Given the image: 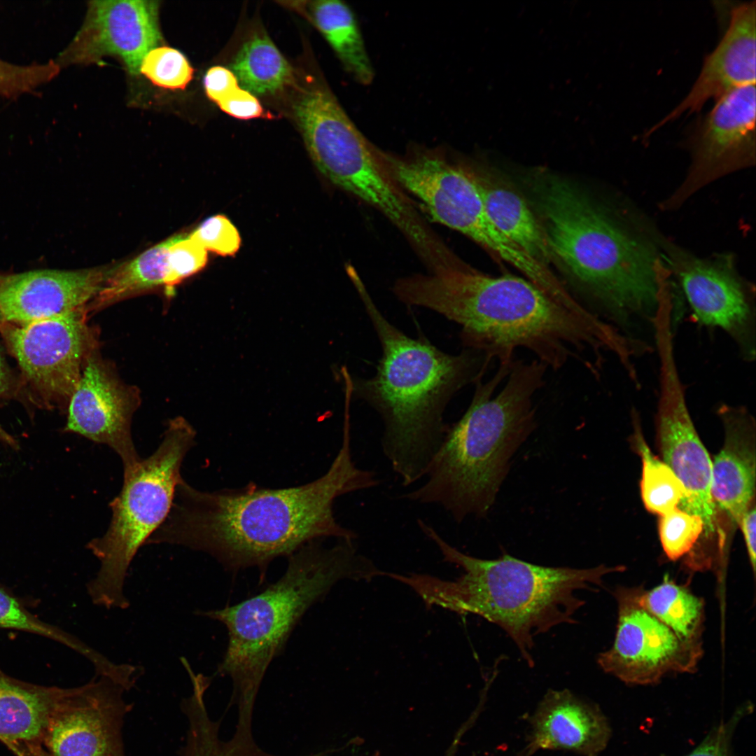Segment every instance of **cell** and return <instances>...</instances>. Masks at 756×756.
Listing matches in <instances>:
<instances>
[{
  "label": "cell",
  "instance_id": "26",
  "mask_svg": "<svg viewBox=\"0 0 756 756\" xmlns=\"http://www.w3.org/2000/svg\"><path fill=\"white\" fill-rule=\"evenodd\" d=\"M181 235L172 236L132 260L113 267L101 290L86 306L88 312L164 286L169 249Z\"/></svg>",
  "mask_w": 756,
  "mask_h": 756
},
{
  "label": "cell",
  "instance_id": "3",
  "mask_svg": "<svg viewBox=\"0 0 756 756\" xmlns=\"http://www.w3.org/2000/svg\"><path fill=\"white\" fill-rule=\"evenodd\" d=\"M349 276L382 356L370 378L346 372V391L380 416L382 451L402 485L410 486L424 477L444 440L448 403L462 388L482 379L493 360L472 349L447 354L424 337L407 335L380 312L358 274Z\"/></svg>",
  "mask_w": 756,
  "mask_h": 756
},
{
  "label": "cell",
  "instance_id": "29",
  "mask_svg": "<svg viewBox=\"0 0 756 756\" xmlns=\"http://www.w3.org/2000/svg\"><path fill=\"white\" fill-rule=\"evenodd\" d=\"M631 441L642 462L641 498L648 511L661 516L678 507L686 496V490L670 467L649 448L635 408L631 410Z\"/></svg>",
  "mask_w": 756,
  "mask_h": 756
},
{
  "label": "cell",
  "instance_id": "19",
  "mask_svg": "<svg viewBox=\"0 0 756 756\" xmlns=\"http://www.w3.org/2000/svg\"><path fill=\"white\" fill-rule=\"evenodd\" d=\"M113 268L0 274V322L27 323L85 307Z\"/></svg>",
  "mask_w": 756,
  "mask_h": 756
},
{
  "label": "cell",
  "instance_id": "34",
  "mask_svg": "<svg viewBox=\"0 0 756 756\" xmlns=\"http://www.w3.org/2000/svg\"><path fill=\"white\" fill-rule=\"evenodd\" d=\"M207 251L188 236L181 237L169 248L164 286L167 295L185 279L206 265Z\"/></svg>",
  "mask_w": 756,
  "mask_h": 756
},
{
  "label": "cell",
  "instance_id": "40",
  "mask_svg": "<svg viewBox=\"0 0 756 756\" xmlns=\"http://www.w3.org/2000/svg\"><path fill=\"white\" fill-rule=\"evenodd\" d=\"M10 375L0 351V400L6 398L10 393Z\"/></svg>",
  "mask_w": 756,
  "mask_h": 756
},
{
  "label": "cell",
  "instance_id": "12",
  "mask_svg": "<svg viewBox=\"0 0 756 756\" xmlns=\"http://www.w3.org/2000/svg\"><path fill=\"white\" fill-rule=\"evenodd\" d=\"M618 619L612 646L598 656L599 666L623 682L647 685L671 673L694 672L701 641L686 640L638 602L636 588L614 592Z\"/></svg>",
  "mask_w": 756,
  "mask_h": 756
},
{
  "label": "cell",
  "instance_id": "7",
  "mask_svg": "<svg viewBox=\"0 0 756 756\" xmlns=\"http://www.w3.org/2000/svg\"><path fill=\"white\" fill-rule=\"evenodd\" d=\"M307 543L288 556L283 575L260 593L220 609L195 615L222 623L228 641L216 674L232 683L231 704L237 723L252 725L255 702L272 662L284 650L298 622L332 587L344 579L370 580L379 570L360 554L354 539Z\"/></svg>",
  "mask_w": 756,
  "mask_h": 756
},
{
  "label": "cell",
  "instance_id": "37",
  "mask_svg": "<svg viewBox=\"0 0 756 756\" xmlns=\"http://www.w3.org/2000/svg\"><path fill=\"white\" fill-rule=\"evenodd\" d=\"M216 104L225 113L239 119L271 118L272 117L252 93L239 86L231 91Z\"/></svg>",
  "mask_w": 756,
  "mask_h": 756
},
{
  "label": "cell",
  "instance_id": "23",
  "mask_svg": "<svg viewBox=\"0 0 756 756\" xmlns=\"http://www.w3.org/2000/svg\"><path fill=\"white\" fill-rule=\"evenodd\" d=\"M69 690L24 682L0 668V741L13 754L43 745L49 720Z\"/></svg>",
  "mask_w": 756,
  "mask_h": 756
},
{
  "label": "cell",
  "instance_id": "28",
  "mask_svg": "<svg viewBox=\"0 0 756 756\" xmlns=\"http://www.w3.org/2000/svg\"><path fill=\"white\" fill-rule=\"evenodd\" d=\"M232 69L246 90L257 94L275 92L292 79L290 65L264 35L255 36L242 46Z\"/></svg>",
  "mask_w": 756,
  "mask_h": 756
},
{
  "label": "cell",
  "instance_id": "21",
  "mask_svg": "<svg viewBox=\"0 0 756 756\" xmlns=\"http://www.w3.org/2000/svg\"><path fill=\"white\" fill-rule=\"evenodd\" d=\"M717 414L724 438L712 461L711 495L716 507L738 524L755 501V421L743 405L722 403Z\"/></svg>",
  "mask_w": 756,
  "mask_h": 756
},
{
  "label": "cell",
  "instance_id": "15",
  "mask_svg": "<svg viewBox=\"0 0 756 756\" xmlns=\"http://www.w3.org/2000/svg\"><path fill=\"white\" fill-rule=\"evenodd\" d=\"M140 404L139 392L125 384L99 353L88 354L80 380L67 405L64 431L107 445L122 461L123 476L141 460L134 446L131 424Z\"/></svg>",
  "mask_w": 756,
  "mask_h": 756
},
{
  "label": "cell",
  "instance_id": "36",
  "mask_svg": "<svg viewBox=\"0 0 756 756\" xmlns=\"http://www.w3.org/2000/svg\"><path fill=\"white\" fill-rule=\"evenodd\" d=\"M753 711V705L746 703L727 720L713 727L701 743L685 756H732V739L741 720Z\"/></svg>",
  "mask_w": 756,
  "mask_h": 756
},
{
  "label": "cell",
  "instance_id": "32",
  "mask_svg": "<svg viewBox=\"0 0 756 756\" xmlns=\"http://www.w3.org/2000/svg\"><path fill=\"white\" fill-rule=\"evenodd\" d=\"M659 536L666 556L676 561L690 553L703 534L701 518L679 507L659 516Z\"/></svg>",
  "mask_w": 756,
  "mask_h": 756
},
{
  "label": "cell",
  "instance_id": "4",
  "mask_svg": "<svg viewBox=\"0 0 756 756\" xmlns=\"http://www.w3.org/2000/svg\"><path fill=\"white\" fill-rule=\"evenodd\" d=\"M547 369L537 359L514 360L499 364L489 380L477 381L466 411L449 426L425 482L402 498L437 505L457 524L485 517L512 456L537 426L533 398Z\"/></svg>",
  "mask_w": 756,
  "mask_h": 756
},
{
  "label": "cell",
  "instance_id": "8",
  "mask_svg": "<svg viewBox=\"0 0 756 756\" xmlns=\"http://www.w3.org/2000/svg\"><path fill=\"white\" fill-rule=\"evenodd\" d=\"M196 431L181 416L171 419L156 450L123 476L119 494L109 503L111 519L106 532L87 544L99 561L86 584L92 602L107 609H127V571L138 550L167 518L175 489L183 479L181 468L195 445Z\"/></svg>",
  "mask_w": 756,
  "mask_h": 756
},
{
  "label": "cell",
  "instance_id": "6",
  "mask_svg": "<svg viewBox=\"0 0 756 756\" xmlns=\"http://www.w3.org/2000/svg\"><path fill=\"white\" fill-rule=\"evenodd\" d=\"M538 190L550 246L584 307L637 338L631 328L638 320L652 326L666 275L654 253L568 183L549 179Z\"/></svg>",
  "mask_w": 756,
  "mask_h": 756
},
{
  "label": "cell",
  "instance_id": "25",
  "mask_svg": "<svg viewBox=\"0 0 756 756\" xmlns=\"http://www.w3.org/2000/svg\"><path fill=\"white\" fill-rule=\"evenodd\" d=\"M313 24L323 35L346 70L360 84L370 85L374 71L356 16L337 0L280 2Z\"/></svg>",
  "mask_w": 756,
  "mask_h": 756
},
{
  "label": "cell",
  "instance_id": "27",
  "mask_svg": "<svg viewBox=\"0 0 756 756\" xmlns=\"http://www.w3.org/2000/svg\"><path fill=\"white\" fill-rule=\"evenodd\" d=\"M638 602L686 640L701 641L704 601L687 588L665 578L650 590L636 588Z\"/></svg>",
  "mask_w": 756,
  "mask_h": 756
},
{
  "label": "cell",
  "instance_id": "16",
  "mask_svg": "<svg viewBox=\"0 0 756 756\" xmlns=\"http://www.w3.org/2000/svg\"><path fill=\"white\" fill-rule=\"evenodd\" d=\"M124 692L102 676L70 687L49 720L43 747L52 756H126L122 727L131 706Z\"/></svg>",
  "mask_w": 756,
  "mask_h": 756
},
{
  "label": "cell",
  "instance_id": "1",
  "mask_svg": "<svg viewBox=\"0 0 756 756\" xmlns=\"http://www.w3.org/2000/svg\"><path fill=\"white\" fill-rule=\"evenodd\" d=\"M379 482L375 472L356 465L350 429L345 428L327 471L304 484L270 489L251 482L241 488L205 491L183 479L167 518L146 545L186 547L211 556L228 571L256 568L264 576L272 561L289 556L308 542L356 540L354 531L337 522L334 503Z\"/></svg>",
  "mask_w": 756,
  "mask_h": 756
},
{
  "label": "cell",
  "instance_id": "33",
  "mask_svg": "<svg viewBox=\"0 0 756 756\" xmlns=\"http://www.w3.org/2000/svg\"><path fill=\"white\" fill-rule=\"evenodd\" d=\"M59 71L55 62L21 66L0 59V97L15 98L32 92L54 78Z\"/></svg>",
  "mask_w": 756,
  "mask_h": 756
},
{
  "label": "cell",
  "instance_id": "35",
  "mask_svg": "<svg viewBox=\"0 0 756 756\" xmlns=\"http://www.w3.org/2000/svg\"><path fill=\"white\" fill-rule=\"evenodd\" d=\"M188 237L206 251L221 256H234L239 251L241 242L236 227L223 214L209 217Z\"/></svg>",
  "mask_w": 756,
  "mask_h": 756
},
{
  "label": "cell",
  "instance_id": "10",
  "mask_svg": "<svg viewBox=\"0 0 756 756\" xmlns=\"http://www.w3.org/2000/svg\"><path fill=\"white\" fill-rule=\"evenodd\" d=\"M674 336L662 331L654 337L659 359V393L655 440L660 458L680 480L686 496L680 509L701 518L703 534L715 530L717 507L711 495L712 460L703 444L687 406L674 351Z\"/></svg>",
  "mask_w": 756,
  "mask_h": 756
},
{
  "label": "cell",
  "instance_id": "2",
  "mask_svg": "<svg viewBox=\"0 0 756 756\" xmlns=\"http://www.w3.org/2000/svg\"><path fill=\"white\" fill-rule=\"evenodd\" d=\"M392 290L408 307L434 311L461 327L465 349L481 351L499 364L511 363L518 349L554 370L572 358L588 370L582 356L598 364L605 341L573 313L528 279L492 276L469 265L397 279Z\"/></svg>",
  "mask_w": 756,
  "mask_h": 756
},
{
  "label": "cell",
  "instance_id": "5",
  "mask_svg": "<svg viewBox=\"0 0 756 756\" xmlns=\"http://www.w3.org/2000/svg\"><path fill=\"white\" fill-rule=\"evenodd\" d=\"M417 524L438 547L443 560L464 573L453 581L418 573H392L391 578L410 587L428 608L475 614L496 624L514 641L530 667L534 666L531 651L536 636L559 624L577 622L574 615L584 605L577 592L594 591L602 585L603 576L623 570V566L604 565L549 567L507 554L495 559H479L449 545L422 519H417Z\"/></svg>",
  "mask_w": 756,
  "mask_h": 756
},
{
  "label": "cell",
  "instance_id": "22",
  "mask_svg": "<svg viewBox=\"0 0 756 756\" xmlns=\"http://www.w3.org/2000/svg\"><path fill=\"white\" fill-rule=\"evenodd\" d=\"M531 724L529 753L550 749L598 756L611 736L609 723L598 707L568 690H550Z\"/></svg>",
  "mask_w": 756,
  "mask_h": 756
},
{
  "label": "cell",
  "instance_id": "42",
  "mask_svg": "<svg viewBox=\"0 0 756 756\" xmlns=\"http://www.w3.org/2000/svg\"><path fill=\"white\" fill-rule=\"evenodd\" d=\"M0 441L10 446L13 448L18 449V444L13 436L8 434L0 425Z\"/></svg>",
  "mask_w": 756,
  "mask_h": 756
},
{
  "label": "cell",
  "instance_id": "38",
  "mask_svg": "<svg viewBox=\"0 0 756 756\" xmlns=\"http://www.w3.org/2000/svg\"><path fill=\"white\" fill-rule=\"evenodd\" d=\"M207 97L217 104L231 91L239 87L238 80L229 69L216 66L210 68L204 78Z\"/></svg>",
  "mask_w": 756,
  "mask_h": 756
},
{
  "label": "cell",
  "instance_id": "9",
  "mask_svg": "<svg viewBox=\"0 0 756 756\" xmlns=\"http://www.w3.org/2000/svg\"><path fill=\"white\" fill-rule=\"evenodd\" d=\"M292 108L308 152L323 175L369 205L387 197L392 183L377 148L357 129L327 88L317 85L303 90Z\"/></svg>",
  "mask_w": 756,
  "mask_h": 756
},
{
  "label": "cell",
  "instance_id": "24",
  "mask_svg": "<svg viewBox=\"0 0 756 756\" xmlns=\"http://www.w3.org/2000/svg\"><path fill=\"white\" fill-rule=\"evenodd\" d=\"M463 166L475 181L486 212L496 227L529 256L549 267L556 258L542 225L525 200L493 174L475 166Z\"/></svg>",
  "mask_w": 756,
  "mask_h": 756
},
{
  "label": "cell",
  "instance_id": "39",
  "mask_svg": "<svg viewBox=\"0 0 756 756\" xmlns=\"http://www.w3.org/2000/svg\"><path fill=\"white\" fill-rule=\"evenodd\" d=\"M755 500L753 501L746 512L743 514L740 518L738 525L739 526L741 533L743 534L746 547L748 554L749 560L752 568L753 572L755 570V559H756V542H755V527H756V514H755Z\"/></svg>",
  "mask_w": 756,
  "mask_h": 756
},
{
  "label": "cell",
  "instance_id": "18",
  "mask_svg": "<svg viewBox=\"0 0 756 756\" xmlns=\"http://www.w3.org/2000/svg\"><path fill=\"white\" fill-rule=\"evenodd\" d=\"M755 97V83H751L717 99L697 128L692 172L680 197L720 174L754 161Z\"/></svg>",
  "mask_w": 756,
  "mask_h": 756
},
{
  "label": "cell",
  "instance_id": "11",
  "mask_svg": "<svg viewBox=\"0 0 756 756\" xmlns=\"http://www.w3.org/2000/svg\"><path fill=\"white\" fill-rule=\"evenodd\" d=\"M86 307L31 323L0 322V335L35 396L66 407L89 352L97 345Z\"/></svg>",
  "mask_w": 756,
  "mask_h": 756
},
{
  "label": "cell",
  "instance_id": "20",
  "mask_svg": "<svg viewBox=\"0 0 756 756\" xmlns=\"http://www.w3.org/2000/svg\"><path fill=\"white\" fill-rule=\"evenodd\" d=\"M755 1L734 6L726 31L716 48L705 58L688 94L648 134L684 113L699 111L711 98L718 99L735 88L755 83Z\"/></svg>",
  "mask_w": 756,
  "mask_h": 756
},
{
  "label": "cell",
  "instance_id": "17",
  "mask_svg": "<svg viewBox=\"0 0 756 756\" xmlns=\"http://www.w3.org/2000/svg\"><path fill=\"white\" fill-rule=\"evenodd\" d=\"M158 8L156 1H90L83 26L55 62L61 67L112 55L136 75L145 55L162 41Z\"/></svg>",
  "mask_w": 756,
  "mask_h": 756
},
{
  "label": "cell",
  "instance_id": "13",
  "mask_svg": "<svg viewBox=\"0 0 756 756\" xmlns=\"http://www.w3.org/2000/svg\"><path fill=\"white\" fill-rule=\"evenodd\" d=\"M665 259L699 325L723 331L747 362L756 356L754 293L737 275L728 258L713 261L667 247Z\"/></svg>",
  "mask_w": 756,
  "mask_h": 756
},
{
  "label": "cell",
  "instance_id": "31",
  "mask_svg": "<svg viewBox=\"0 0 756 756\" xmlns=\"http://www.w3.org/2000/svg\"><path fill=\"white\" fill-rule=\"evenodd\" d=\"M139 72L159 87L183 90L192 80L194 70L180 51L159 46L145 55Z\"/></svg>",
  "mask_w": 756,
  "mask_h": 756
},
{
  "label": "cell",
  "instance_id": "41",
  "mask_svg": "<svg viewBox=\"0 0 756 756\" xmlns=\"http://www.w3.org/2000/svg\"><path fill=\"white\" fill-rule=\"evenodd\" d=\"M15 756H52L43 745L27 746L21 749Z\"/></svg>",
  "mask_w": 756,
  "mask_h": 756
},
{
  "label": "cell",
  "instance_id": "30",
  "mask_svg": "<svg viewBox=\"0 0 756 756\" xmlns=\"http://www.w3.org/2000/svg\"><path fill=\"white\" fill-rule=\"evenodd\" d=\"M0 628L36 634L58 642L99 666L104 657L74 635L40 620L13 593L0 584Z\"/></svg>",
  "mask_w": 756,
  "mask_h": 756
},
{
  "label": "cell",
  "instance_id": "14",
  "mask_svg": "<svg viewBox=\"0 0 756 756\" xmlns=\"http://www.w3.org/2000/svg\"><path fill=\"white\" fill-rule=\"evenodd\" d=\"M379 161L391 178L422 204L431 219L475 242L489 223L479 190L462 163L431 151L400 157L378 149Z\"/></svg>",
  "mask_w": 756,
  "mask_h": 756
}]
</instances>
